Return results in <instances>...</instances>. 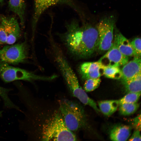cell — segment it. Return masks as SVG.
I'll list each match as a JSON object with an SVG mask.
<instances>
[{
	"instance_id": "cell-1",
	"label": "cell",
	"mask_w": 141,
	"mask_h": 141,
	"mask_svg": "<svg viewBox=\"0 0 141 141\" xmlns=\"http://www.w3.org/2000/svg\"><path fill=\"white\" fill-rule=\"evenodd\" d=\"M34 100L27 102L19 120L20 128L30 139L43 141H75L73 132L65 125L58 108L46 113L39 110Z\"/></svg>"
},
{
	"instance_id": "cell-2",
	"label": "cell",
	"mask_w": 141,
	"mask_h": 141,
	"mask_svg": "<svg viewBox=\"0 0 141 141\" xmlns=\"http://www.w3.org/2000/svg\"><path fill=\"white\" fill-rule=\"evenodd\" d=\"M61 38L68 52L77 59L90 57L98 49L99 36L96 27L86 24L80 26L76 21L66 26Z\"/></svg>"
},
{
	"instance_id": "cell-3",
	"label": "cell",
	"mask_w": 141,
	"mask_h": 141,
	"mask_svg": "<svg viewBox=\"0 0 141 141\" xmlns=\"http://www.w3.org/2000/svg\"><path fill=\"white\" fill-rule=\"evenodd\" d=\"M59 109L67 128L76 132L85 127L86 116L83 107L76 102L67 99L59 102Z\"/></svg>"
},
{
	"instance_id": "cell-4",
	"label": "cell",
	"mask_w": 141,
	"mask_h": 141,
	"mask_svg": "<svg viewBox=\"0 0 141 141\" xmlns=\"http://www.w3.org/2000/svg\"><path fill=\"white\" fill-rule=\"evenodd\" d=\"M0 77L4 81L9 83L17 80L49 81L55 79L57 76L55 74L49 76L37 75L24 69L11 66L0 60Z\"/></svg>"
},
{
	"instance_id": "cell-5",
	"label": "cell",
	"mask_w": 141,
	"mask_h": 141,
	"mask_svg": "<svg viewBox=\"0 0 141 141\" xmlns=\"http://www.w3.org/2000/svg\"><path fill=\"white\" fill-rule=\"evenodd\" d=\"M115 22L114 16H107L102 18L96 25L99 39L98 49L99 51H107L112 46Z\"/></svg>"
},
{
	"instance_id": "cell-6",
	"label": "cell",
	"mask_w": 141,
	"mask_h": 141,
	"mask_svg": "<svg viewBox=\"0 0 141 141\" xmlns=\"http://www.w3.org/2000/svg\"><path fill=\"white\" fill-rule=\"evenodd\" d=\"M27 47L25 42L8 45L0 49V60L15 64L24 62L28 56Z\"/></svg>"
},
{
	"instance_id": "cell-7",
	"label": "cell",
	"mask_w": 141,
	"mask_h": 141,
	"mask_svg": "<svg viewBox=\"0 0 141 141\" xmlns=\"http://www.w3.org/2000/svg\"><path fill=\"white\" fill-rule=\"evenodd\" d=\"M69 6L76 11L78 9L72 0H34V10L32 24V34H34L36 25L42 14L50 7L58 4Z\"/></svg>"
},
{
	"instance_id": "cell-8",
	"label": "cell",
	"mask_w": 141,
	"mask_h": 141,
	"mask_svg": "<svg viewBox=\"0 0 141 141\" xmlns=\"http://www.w3.org/2000/svg\"><path fill=\"white\" fill-rule=\"evenodd\" d=\"M105 67L122 66L128 62V57L123 55L114 44L98 61Z\"/></svg>"
},
{
	"instance_id": "cell-9",
	"label": "cell",
	"mask_w": 141,
	"mask_h": 141,
	"mask_svg": "<svg viewBox=\"0 0 141 141\" xmlns=\"http://www.w3.org/2000/svg\"><path fill=\"white\" fill-rule=\"evenodd\" d=\"M0 20L7 34V44H14L20 37L21 33L17 20L14 17L4 16H1Z\"/></svg>"
},
{
	"instance_id": "cell-10",
	"label": "cell",
	"mask_w": 141,
	"mask_h": 141,
	"mask_svg": "<svg viewBox=\"0 0 141 141\" xmlns=\"http://www.w3.org/2000/svg\"><path fill=\"white\" fill-rule=\"evenodd\" d=\"M105 67L98 61L86 62L81 64L79 71L83 79L99 78L103 75Z\"/></svg>"
},
{
	"instance_id": "cell-11",
	"label": "cell",
	"mask_w": 141,
	"mask_h": 141,
	"mask_svg": "<svg viewBox=\"0 0 141 141\" xmlns=\"http://www.w3.org/2000/svg\"><path fill=\"white\" fill-rule=\"evenodd\" d=\"M121 70L122 81L123 84L141 72L140 57H136L132 60L124 65Z\"/></svg>"
},
{
	"instance_id": "cell-12",
	"label": "cell",
	"mask_w": 141,
	"mask_h": 141,
	"mask_svg": "<svg viewBox=\"0 0 141 141\" xmlns=\"http://www.w3.org/2000/svg\"><path fill=\"white\" fill-rule=\"evenodd\" d=\"M113 44L124 55L128 57H138L133 49L131 42L120 32L115 31Z\"/></svg>"
},
{
	"instance_id": "cell-13",
	"label": "cell",
	"mask_w": 141,
	"mask_h": 141,
	"mask_svg": "<svg viewBox=\"0 0 141 141\" xmlns=\"http://www.w3.org/2000/svg\"><path fill=\"white\" fill-rule=\"evenodd\" d=\"M131 130V127L128 125H116L110 131V139L113 141H126L130 137Z\"/></svg>"
},
{
	"instance_id": "cell-14",
	"label": "cell",
	"mask_w": 141,
	"mask_h": 141,
	"mask_svg": "<svg viewBox=\"0 0 141 141\" xmlns=\"http://www.w3.org/2000/svg\"><path fill=\"white\" fill-rule=\"evenodd\" d=\"M10 9L19 16L21 26H24L26 5L24 0H9Z\"/></svg>"
},
{
	"instance_id": "cell-15",
	"label": "cell",
	"mask_w": 141,
	"mask_h": 141,
	"mask_svg": "<svg viewBox=\"0 0 141 141\" xmlns=\"http://www.w3.org/2000/svg\"><path fill=\"white\" fill-rule=\"evenodd\" d=\"M98 104L100 111L106 116L113 114L119 105L118 100L102 101L98 102Z\"/></svg>"
},
{
	"instance_id": "cell-16",
	"label": "cell",
	"mask_w": 141,
	"mask_h": 141,
	"mask_svg": "<svg viewBox=\"0 0 141 141\" xmlns=\"http://www.w3.org/2000/svg\"><path fill=\"white\" fill-rule=\"evenodd\" d=\"M141 72L123 84L128 93L141 92Z\"/></svg>"
},
{
	"instance_id": "cell-17",
	"label": "cell",
	"mask_w": 141,
	"mask_h": 141,
	"mask_svg": "<svg viewBox=\"0 0 141 141\" xmlns=\"http://www.w3.org/2000/svg\"><path fill=\"white\" fill-rule=\"evenodd\" d=\"M119 110L120 114L123 115H130L134 113L138 110L139 104L125 103L119 105Z\"/></svg>"
},
{
	"instance_id": "cell-18",
	"label": "cell",
	"mask_w": 141,
	"mask_h": 141,
	"mask_svg": "<svg viewBox=\"0 0 141 141\" xmlns=\"http://www.w3.org/2000/svg\"><path fill=\"white\" fill-rule=\"evenodd\" d=\"M103 75L109 78L119 79L121 78L122 73L119 67H105Z\"/></svg>"
},
{
	"instance_id": "cell-19",
	"label": "cell",
	"mask_w": 141,
	"mask_h": 141,
	"mask_svg": "<svg viewBox=\"0 0 141 141\" xmlns=\"http://www.w3.org/2000/svg\"><path fill=\"white\" fill-rule=\"evenodd\" d=\"M141 92H128L119 100H118L119 105L122 103H137L139 100Z\"/></svg>"
},
{
	"instance_id": "cell-20",
	"label": "cell",
	"mask_w": 141,
	"mask_h": 141,
	"mask_svg": "<svg viewBox=\"0 0 141 141\" xmlns=\"http://www.w3.org/2000/svg\"><path fill=\"white\" fill-rule=\"evenodd\" d=\"M101 81L100 78L87 79L85 80L84 83V90L86 92L93 91L98 87Z\"/></svg>"
},
{
	"instance_id": "cell-21",
	"label": "cell",
	"mask_w": 141,
	"mask_h": 141,
	"mask_svg": "<svg viewBox=\"0 0 141 141\" xmlns=\"http://www.w3.org/2000/svg\"><path fill=\"white\" fill-rule=\"evenodd\" d=\"M10 89L5 88L0 86V96L5 104H9L11 101V99L8 95Z\"/></svg>"
},
{
	"instance_id": "cell-22",
	"label": "cell",
	"mask_w": 141,
	"mask_h": 141,
	"mask_svg": "<svg viewBox=\"0 0 141 141\" xmlns=\"http://www.w3.org/2000/svg\"><path fill=\"white\" fill-rule=\"evenodd\" d=\"M132 46L138 57L141 56V39L136 37L131 42Z\"/></svg>"
},
{
	"instance_id": "cell-23",
	"label": "cell",
	"mask_w": 141,
	"mask_h": 141,
	"mask_svg": "<svg viewBox=\"0 0 141 141\" xmlns=\"http://www.w3.org/2000/svg\"><path fill=\"white\" fill-rule=\"evenodd\" d=\"M7 37L5 31L3 26L0 25V44H7Z\"/></svg>"
},
{
	"instance_id": "cell-24",
	"label": "cell",
	"mask_w": 141,
	"mask_h": 141,
	"mask_svg": "<svg viewBox=\"0 0 141 141\" xmlns=\"http://www.w3.org/2000/svg\"><path fill=\"white\" fill-rule=\"evenodd\" d=\"M140 114L134 118L132 122V125L136 130L140 131L141 129Z\"/></svg>"
},
{
	"instance_id": "cell-25",
	"label": "cell",
	"mask_w": 141,
	"mask_h": 141,
	"mask_svg": "<svg viewBox=\"0 0 141 141\" xmlns=\"http://www.w3.org/2000/svg\"><path fill=\"white\" fill-rule=\"evenodd\" d=\"M140 131L137 130L133 132L132 135L129 138V141H141Z\"/></svg>"
},
{
	"instance_id": "cell-26",
	"label": "cell",
	"mask_w": 141,
	"mask_h": 141,
	"mask_svg": "<svg viewBox=\"0 0 141 141\" xmlns=\"http://www.w3.org/2000/svg\"><path fill=\"white\" fill-rule=\"evenodd\" d=\"M3 1V0H0V3H2Z\"/></svg>"
},
{
	"instance_id": "cell-27",
	"label": "cell",
	"mask_w": 141,
	"mask_h": 141,
	"mask_svg": "<svg viewBox=\"0 0 141 141\" xmlns=\"http://www.w3.org/2000/svg\"><path fill=\"white\" fill-rule=\"evenodd\" d=\"M1 114H2V112L0 111V116L1 115Z\"/></svg>"
}]
</instances>
